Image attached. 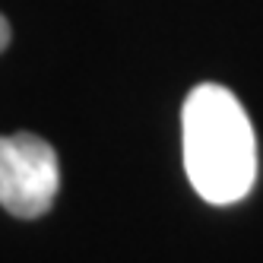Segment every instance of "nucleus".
I'll return each mask as SVG.
<instances>
[{
    "instance_id": "obj_2",
    "label": "nucleus",
    "mask_w": 263,
    "mask_h": 263,
    "mask_svg": "<svg viewBox=\"0 0 263 263\" xmlns=\"http://www.w3.org/2000/svg\"><path fill=\"white\" fill-rule=\"evenodd\" d=\"M61 165L54 146L35 134L0 137V206L16 219H42L58 197Z\"/></svg>"
},
{
    "instance_id": "obj_1",
    "label": "nucleus",
    "mask_w": 263,
    "mask_h": 263,
    "mask_svg": "<svg viewBox=\"0 0 263 263\" xmlns=\"http://www.w3.org/2000/svg\"><path fill=\"white\" fill-rule=\"evenodd\" d=\"M184 172L194 191L213 206H232L257 181V137L232 89L200 83L181 111Z\"/></svg>"
},
{
    "instance_id": "obj_3",
    "label": "nucleus",
    "mask_w": 263,
    "mask_h": 263,
    "mask_svg": "<svg viewBox=\"0 0 263 263\" xmlns=\"http://www.w3.org/2000/svg\"><path fill=\"white\" fill-rule=\"evenodd\" d=\"M10 23H7V16H0V54L7 51V45H10Z\"/></svg>"
}]
</instances>
